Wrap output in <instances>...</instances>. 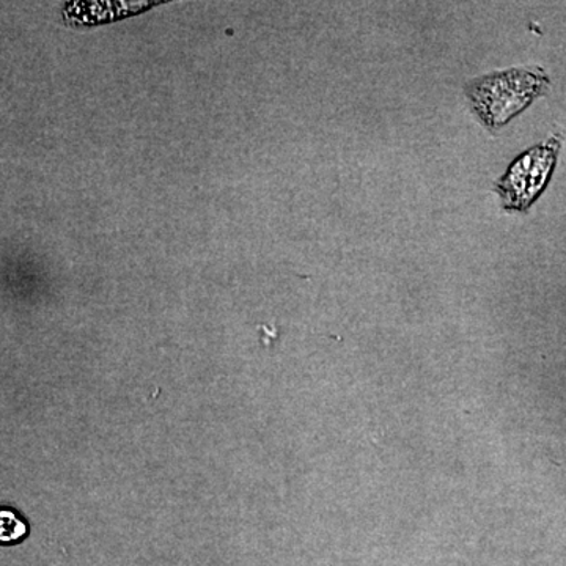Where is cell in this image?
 <instances>
[{"label":"cell","mask_w":566,"mask_h":566,"mask_svg":"<svg viewBox=\"0 0 566 566\" xmlns=\"http://www.w3.org/2000/svg\"><path fill=\"white\" fill-rule=\"evenodd\" d=\"M549 87V74L542 66H515L474 77L464 85V93L476 120L495 133L546 95Z\"/></svg>","instance_id":"6da1fadb"},{"label":"cell","mask_w":566,"mask_h":566,"mask_svg":"<svg viewBox=\"0 0 566 566\" xmlns=\"http://www.w3.org/2000/svg\"><path fill=\"white\" fill-rule=\"evenodd\" d=\"M564 137L553 134L549 139L528 148L510 164L495 181L494 192L506 211L526 212L543 196L556 170Z\"/></svg>","instance_id":"7a4b0ae2"},{"label":"cell","mask_w":566,"mask_h":566,"mask_svg":"<svg viewBox=\"0 0 566 566\" xmlns=\"http://www.w3.org/2000/svg\"><path fill=\"white\" fill-rule=\"evenodd\" d=\"M28 534V526L17 513L0 510V543L20 542Z\"/></svg>","instance_id":"3957f363"}]
</instances>
